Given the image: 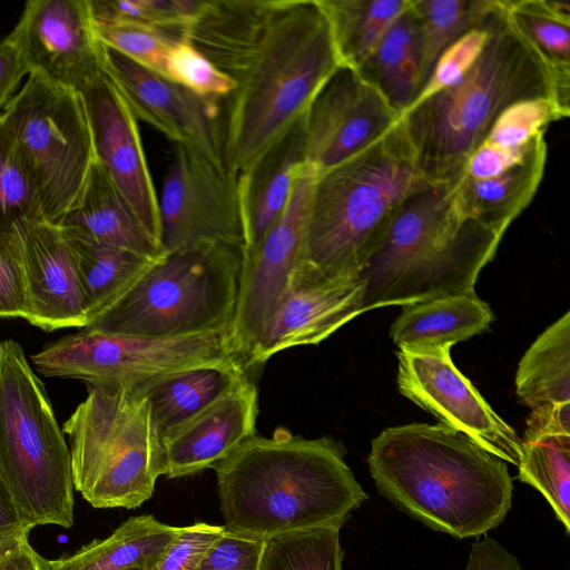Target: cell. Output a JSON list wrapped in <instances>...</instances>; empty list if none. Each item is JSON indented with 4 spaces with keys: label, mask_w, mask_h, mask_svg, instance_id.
Returning <instances> with one entry per match:
<instances>
[{
    "label": "cell",
    "mask_w": 570,
    "mask_h": 570,
    "mask_svg": "<svg viewBox=\"0 0 570 570\" xmlns=\"http://www.w3.org/2000/svg\"><path fill=\"white\" fill-rule=\"evenodd\" d=\"M26 282L14 229L0 236V317H27Z\"/></svg>",
    "instance_id": "obj_41"
},
{
    "label": "cell",
    "mask_w": 570,
    "mask_h": 570,
    "mask_svg": "<svg viewBox=\"0 0 570 570\" xmlns=\"http://www.w3.org/2000/svg\"><path fill=\"white\" fill-rule=\"evenodd\" d=\"M0 484L23 527L73 524L71 454L41 381L0 343Z\"/></svg>",
    "instance_id": "obj_8"
},
{
    "label": "cell",
    "mask_w": 570,
    "mask_h": 570,
    "mask_svg": "<svg viewBox=\"0 0 570 570\" xmlns=\"http://www.w3.org/2000/svg\"><path fill=\"white\" fill-rule=\"evenodd\" d=\"M424 181L399 119L370 147L317 174L298 264L327 277L360 276L392 214Z\"/></svg>",
    "instance_id": "obj_6"
},
{
    "label": "cell",
    "mask_w": 570,
    "mask_h": 570,
    "mask_svg": "<svg viewBox=\"0 0 570 570\" xmlns=\"http://www.w3.org/2000/svg\"><path fill=\"white\" fill-rule=\"evenodd\" d=\"M502 237L463 217L451 187L425 180L392 214L360 273L364 312L474 292Z\"/></svg>",
    "instance_id": "obj_5"
},
{
    "label": "cell",
    "mask_w": 570,
    "mask_h": 570,
    "mask_svg": "<svg viewBox=\"0 0 570 570\" xmlns=\"http://www.w3.org/2000/svg\"><path fill=\"white\" fill-rule=\"evenodd\" d=\"M2 114L43 217L58 225L79 198L95 161L82 97L29 73Z\"/></svg>",
    "instance_id": "obj_10"
},
{
    "label": "cell",
    "mask_w": 570,
    "mask_h": 570,
    "mask_svg": "<svg viewBox=\"0 0 570 570\" xmlns=\"http://www.w3.org/2000/svg\"><path fill=\"white\" fill-rule=\"evenodd\" d=\"M29 533L0 484V548L22 537H29Z\"/></svg>",
    "instance_id": "obj_49"
},
{
    "label": "cell",
    "mask_w": 570,
    "mask_h": 570,
    "mask_svg": "<svg viewBox=\"0 0 570 570\" xmlns=\"http://www.w3.org/2000/svg\"><path fill=\"white\" fill-rule=\"evenodd\" d=\"M181 527L158 521L151 514L131 517L109 537L94 540L75 553L49 560L51 570H150Z\"/></svg>",
    "instance_id": "obj_28"
},
{
    "label": "cell",
    "mask_w": 570,
    "mask_h": 570,
    "mask_svg": "<svg viewBox=\"0 0 570 570\" xmlns=\"http://www.w3.org/2000/svg\"><path fill=\"white\" fill-rule=\"evenodd\" d=\"M88 386L63 424L71 442L73 488L94 508H138L166 472L149 403L125 382Z\"/></svg>",
    "instance_id": "obj_9"
},
{
    "label": "cell",
    "mask_w": 570,
    "mask_h": 570,
    "mask_svg": "<svg viewBox=\"0 0 570 570\" xmlns=\"http://www.w3.org/2000/svg\"><path fill=\"white\" fill-rule=\"evenodd\" d=\"M543 137L541 134L518 148H503L483 140L468 157L461 177L472 180L495 177L522 164Z\"/></svg>",
    "instance_id": "obj_44"
},
{
    "label": "cell",
    "mask_w": 570,
    "mask_h": 570,
    "mask_svg": "<svg viewBox=\"0 0 570 570\" xmlns=\"http://www.w3.org/2000/svg\"><path fill=\"white\" fill-rule=\"evenodd\" d=\"M124 570H147V569L139 568V567H134V568H128V569H124Z\"/></svg>",
    "instance_id": "obj_50"
},
{
    "label": "cell",
    "mask_w": 570,
    "mask_h": 570,
    "mask_svg": "<svg viewBox=\"0 0 570 570\" xmlns=\"http://www.w3.org/2000/svg\"><path fill=\"white\" fill-rule=\"evenodd\" d=\"M507 16L552 72L570 82V7L551 0H503Z\"/></svg>",
    "instance_id": "obj_33"
},
{
    "label": "cell",
    "mask_w": 570,
    "mask_h": 570,
    "mask_svg": "<svg viewBox=\"0 0 570 570\" xmlns=\"http://www.w3.org/2000/svg\"><path fill=\"white\" fill-rule=\"evenodd\" d=\"M451 347L397 352V387L441 424L470 438L505 463L519 465L521 438L456 368Z\"/></svg>",
    "instance_id": "obj_14"
},
{
    "label": "cell",
    "mask_w": 570,
    "mask_h": 570,
    "mask_svg": "<svg viewBox=\"0 0 570 570\" xmlns=\"http://www.w3.org/2000/svg\"><path fill=\"white\" fill-rule=\"evenodd\" d=\"M547 142L539 140L520 165L485 179L461 177L451 187L459 213L503 236L511 223L529 206L542 180Z\"/></svg>",
    "instance_id": "obj_26"
},
{
    "label": "cell",
    "mask_w": 570,
    "mask_h": 570,
    "mask_svg": "<svg viewBox=\"0 0 570 570\" xmlns=\"http://www.w3.org/2000/svg\"><path fill=\"white\" fill-rule=\"evenodd\" d=\"M465 570H522L518 559L494 539L484 537L469 553Z\"/></svg>",
    "instance_id": "obj_46"
},
{
    "label": "cell",
    "mask_w": 570,
    "mask_h": 570,
    "mask_svg": "<svg viewBox=\"0 0 570 570\" xmlns=\"http://www.w3.org/2000/svg\"><path fill=\"white\" fill-rule=\"evenodd\" d=\"M27 75L29 69L24 58L9 33L0 40V109L7 106L18 83Z\"/></svg>",
    "instance_id": "obj_45"
},
{
    "label": "cell",
    "mask_w": 570,
    "mask_h": 570,
    "mask_svg": "<svg viewBox=\"0 0 570 570\" xmlns=\"http://www.w3.org/2000/svg\"><path fill=\"white\" fill-rule=\"evenodd\" d=\"M243 258L242 245L224 242L167 252L83 328L154 338L229 332Z\"/></svg>",
    "instance_id": "obj_7"
},
{
    "label": "cell",
    "mask_w": 570,
    "mask_h": 570,
    "mask_svg": "<svg viewBox=\"0 0 570 570\" xmlns=\"http://www.w3.org/2000/svg\"><path fill=\"white\" fill-rule=\"evenodd\" d=\"M316 170L304 163L288 200L254 252L243 258L229 344L244 362L257 343L302 256Z\"/></svg>",
    "instance_id": "obj_12"
},
{
    "label": "cell",
    "mask_w": 570,
    "mask_h": 570,
    "mask_svg": "<svg viewBox=\"0 0 570 570\" xmlns=\"http://www.w3.org/2000/svg\"><path fill=\"white\" fill-rule=\"evenodd\" d=\"M515 393L531 410L570 404V313L547 327L525 351Z\"/></svg>",
    "instance_id": "obj_30"
},
{
    "label": "cell",
    "mask_w": 570,
    "mask_h": 570,
    "mask_svg": "<svg viewBox=\"0 0 570 570\" xmlns=\"http://www.w3.org/2000/svg\"><path fill=\"white\" fill-rule=\"evenodd\" d=\"M61 232L73 255L88 309V324L114 305L155 262L126 249Z\"/></svg>",
    "instance_id": "obj_29"
},
{
    "label": "cell",
    "mask_w": 570,
    "mask_h": 570,
    "mask_svg": "<svg viewBox=\"0 0 570 570\" xmlns=\"http://www.w3.org/2000/svg\"><path fill=\"white\" fill-rule=\"evenodd\" d=\"M164 76L187 90L213 100L225 101L235 89L234 80L185 39L171 45Z\"/></svg>",
    "instance_id": "obj_37"
},
{
    "label": "cell",
    "mask_w": 570,
    "mask_h": 570,
    "mask_svg": "<svg viewBox=\"0 0 570 570\" xmlns=\"http://www.w3.org/2000/svg\"><path fill=\"white\" fill-rule=\"evenodd\" d=\"M224 530V525L205 522L181 527L150 570H195L207 549Z\"/></svg>",
    "instance_id": "obj_43"
},
{
    "label": "cell",
    "mask_w": 570,
    "mask_h": 570,
    "mask_svg": "<svg viewBox=\"0 0 570 570\" xmlns=\"http://www.w3.org/2000/svg\"><path fill=\"white\" fill-rule=\"evenodd\" d=\"M248 380L243 363L234 358L189 367L131 385L147 399L154 426L164 441Z\"/></svg>",
    "instance_id": "obj_24"
},
{
    "label": "cell",
    "mask_w": 570,
    "mask_h": 570,
    "mask_svg": "<svg viewBox=\"0 0 570 570\" xmlns=\"http://www.w3.org/2000/svg\"><path fill=\"white\" fill-rule=\"evenodd\" d=\"M26 282V320L45 331L86 327L88 309L72 252L58 225L46 219L14 226Z\"/></svg>",
    "instance_id": "obj_20"
},
{
    "label": "cell",
    "mask_w": 570,
    "mask_h": 570,
    "mask_svg": "<svg viewBox=\"0 0 570 570\" xmlns=\"http://www.w3.org/2000/svg\"><path fill=\"white\" fill-rule=\"evenodd\" d=\"M367 463L382 495L459 539L485 534L511 508L508 464L441 423L383 430L371 443Z\"/></svg>",
    "instance_id": "obj_3"
},
{
    "label": "cell",
    "mask_w": 570,
    "mask_h": 570,
    "mask_svg": "<svg viewBox=\"0 0 570 570\" xmlns=\"http://www.w3.org/2000/svg\"><path fill=\"white\" fill-rule=\"evenodd\" d=\"M58 226L91 242L126 249L151 261L164 256L105 168L95 159L85 187Z\"/></svg>",
    "instance_id": "obj_23"
},
{
    "label": "cell",
    "mask_w": 570,
    "mask_h": 570,
    "mask_svg": "<svg viewBox=\"0 0 570 570\" xmlns=\"http://www.w3.org/2000/svg\"><path fill=\"white\" fill-rule=\"evenodd\" d=\"M158 205L165 253L199 242L244 247L236 176L189 147L175 145Z\"/></svg>",
    "instance_id": "obj_13"
},
{
    "label": "cell",
    "mask_w": 570,
    "mask_h": 570,
    "mask_svg": "<svg viewBox=\"0 0 570 570\" xmlns=\"http://www.w3.org/2000/svg\"><path fill=\"white\" fill-rule=\"evenodd\" d=\"M80 95L95 159L108 173L146 229L161 244L158 196L136 117L105 72Z\"/></svg>",
    "instance_id": "obj_19"
},
{
    "label": "cell",
    "mask_w": 570,
    "mask_h": 570,
    "mask_svg": "<svg viewBox=\"0 0 570 570\" xmlns=\"http://www.w3.org/2000/svg\"><path fill=\"white\" fill-rule=\"evenodd\" d=\"M497 4L498 0H413L422 32L423 86L442 52L482 23Z\"/></svg>",
    "instance_id": "obj_34"
},
{
    "label": "cell",
    "mask_w": 570,
    "mask_h": 570,
    "mask_svg": "<svg viewBox=\"0 0 570 570\" xmlns=\"http://www.w3.org/2000/svg\"><path fill=\"white\" fill-rule=\"evenodd\" d=\"M257 389L248 380L163 441L165 475L181 478L214 469L255 435Z\"/></svg>",
    "instance_id": "obj_21"
},
{
    "label": "cell",
    "mask_w": 570,
    "mask_h": 570,
    "mask_svg": "<svg viewBox=\"0 0 570 570\" xmlns=\"http://www.w3.org/2000/svg\"><path fill=\"white\" fill-rule=\"evenodd\" d=\"M29 73L82 92L104 73L88 0H31L10 32Z\"/></svg>",
    "instance_id": "obj_17"
},
{
    "label": "cell",
    "mask_w": 570,
    "mask_h": 570,
    "mask_svg": "<svg viewBox=\"0 0 570 570\" xmlns=\"http://www.w3.org/2000/svg\"><path fill=\"white\" fill-rule=\"evenodd\" d=\"M341 66L357 70L412 0H320Z\"/></svg>",
    "instance_id": "obj_31"
},
{
    "label": "cell",
    "mask_w": 570,
    "mask_h": 570,
    "mask_svg": "<svg viewBox=\"0 0 570 570\" xmlns=\"http://www.w3.org/2000/svg\"><path fill=\"white\" fill-rule=\"evenodd\" d=\"M422 60L421 24L412 0L356 71L401 116L423 87Z\"/></svg>",
    "instance_id": "obj_27"
},
{
    "label": "cell",
    "mask_w": 570,
    "mask_h": 570,
    "mask_svg": "<svg viewBox=\"0 0 570 570\" xmlns=\"http://www.w3.org/2000/svg\"><path fill=\"white\" fill-rule=\"evenodd\" d=\"M497 8L482 23L464 33L442 52L412 105L452 87L469 71L488 42L491 17Z\"/></svg>",
    "instance_id": "obj_40"
},
{
    "label": "cell",
    "mask_w": 570,
    "mask_h": 570,
    "mask_svg": "<svg viewBox=\"0 0 570 570\" xmlns=\"http://www.w3.org/2000/svg\"><path fill=\"white\" fill-rule=\"evenodd\" d=\"M364 281L360 276L327 277L298 264L244 362L247 371L278 352L315 345L364 313Z\"/></svg>",
    "instance_id": "obj_18"
},
{
    "label": "cell",
    "mask_w": 570,
    "mask_h": 570,
    "mask_svg": "<svg viewBox=\"0 0 570 570\" xmlns=\"http://www.w3.org/2000/svg\"><path fill=\"white\" fill-rule=\"evenodd\" d=\"M45 219L38 196L16 153L4 115L0 114V236L23 220Z\"/></svg>",
    "instance_id": "obj_36"
},
{
    "label": "cell",
    "mask_w": 570,
    "mask_h": 570,
    "mask_svg": "<svg viewBox=\"0 0 570 570\" xmlns=\"http://www.w3.org/2000/svg\"><path fill=\"white\" fill-rule=\"evenodd\" d=\"M0 570H51V567L30 546L29 537H22L0 548Z\"/></svg>",
    "instance_id": "obj_47"
},
{
    "label": "cell",
    "mask_w": 570,
    "mask_h": 570,
    "mask_svg": "<svg viewBox=\"0 0 570 570\" xmlns=\"http://www.w3.org/2000/svg\"><path fill=\"white\" fill-rule=\"evenodd\" d=\"M553 100L570 114V82L559 79L509 20L499 0L488 42L452 87L412 105L400 121L424 179L452 187L471 153L510 105Z\"/></svg>",
    "instance_id": "obj_4"
},
{
    "label": "cell",
    "mask_w": 570,
    "mask_h": 570,
    "mask_svg": "<svg viewBox=\"0 0 570 570\" xmlns=\"http://www.w3.org/2000/svg\"><path fill=\"white\" fill-rule=\"evenodd\" d=\"M320 0H261L218 69L235 89L224 104V164L234 176L286 131L340 67Z\"/></svg>",
    "instance_id": "obj_1"
},
{
    "label": "cell",
    "mask_w": 570,
    "mask_h": 570,
    "mask_svg": "<svg viewBox=\"0 0 570 570\" xmlns=\"http://www.w3.org/2000/svg\"><path fill=\"white\" fill-rule=\"evenodd\" d=\"M305 114L236 176L244 254L256 249L284 209L305 163Z\"/></svg>",
    "instance_id": "obj_22"
},
{
    "label": "cell",
    "mask_w": 570,
    "mask_h": 570,
    "mask_svg": "<svg viewBox=\"0 0 570 570\" xmlns=\"http://www.w3.org/2000/svg\"><path fill=\"white\" fill-rule=\"evenodd\" d=\"M330 436L286 429L253 435L214 466L224 528L264 541L317 527H342L367 494Z\"/></svg>",
    "instance_id": "obj_2"
},
{
    "label": "cell",
    "mask_w": 570,
    "mask_h": 570,
    "mask_svg": "<svg viewBox=\"0 0 570 570\" xmlns=\"http://www.w3.org/2000/svg\"><path fill=\"white\" fill-rule=\"evenodd\" d=\"M401 307L390 334L402 351L451 347L481 334L494 320L489 304L475 292L448 295Z\"/></svg>",
    "instance_id": "obj_25"
},
{
    "label": "cell",
    "mask_w": 570,
    "mask_h": 570,
    "mask_svg": "<svg viewBox=\"0 0 570 570\" xmlns=\"http://www.w3.org/2000/svg\"><path fill=\"white\" fill-rule=\"evenodd\" d=\"M265 541L224 532L207 549L195 570H258Z\"/></svg>",
    "instance_id": "obj_42"
},
{
    "label": "cell",
    "mask_w": 570,
    "mask_h": 570,
    "mask_svg": "<svg viewBox=\"0 0 570 570\" xmlns=\"http://www.w3.org/2000/svg\"><path fill=\"white\" fill-rule=\"evenodd\" d=\"M400 115L352 68L340 66L304 116L305 163L317 174L360 154L389 132Z\"/></svg>",
    "instance_id": "obj_16"
},
{
    "label": "cell",
    "mask_w": 570,
    "mask_h": 570,
    "mask_svg": "<svg viewBox=\"0 0 570 570\" xmlns=\"http://www.w3.org/2000/svg\"><path fill=\"white\" fill-rule=\"evenodd\" d=\"M228 334L154 338L82 328L46 345L31 355V361L43 376L77 379L87 384H136L198 365L239 360Z\"/></svg>",
    "instance_id": "obj_11"
},
{
    "label": "cell",
    "mask_w": 570,
    "mask_h": 570,
    "mask_svg": "<svg viewBox=\"0 0 570 570\" xmlns=\"http://www.w3.org/2000/svg\"><path fill=\"white\" fill-rule=\"evenodd\" d=\"M340 529L317 527L266 540L258 570H343Z\"/></svg>",
    "instance_id": "obj_35"
},
{
    "label": "cell",
    "mask_w": 570,
    "mask_h": 570,
    "mask_svg": "<svg viewBox=\"0 0 570 570\" xmlns=\"http://www.w3.org/2000/svg\"><path fill=\"white\" fill-rule=\"evenodd\" d=\"M524 432L570 435V404L533 409Z\"/></svg>",
    "instance_id": "obj_48"
},
{
    "label": "cell",
    "mask_w": 570,
    "mask_h": 570,
    "mask_svg": "<svg viewBox=\"0 0 570 570\" xmlns=\"http://www.w3.org/2000/svg\"><path fill=\"white\" fill-rule=\"evenodd\" d=\"M95 30L105 46L164 76L166 58L175 40L137 22L95 23Z\"/></svg>",
    "instance_id": "obj_39"
},
{
    "label": "cell",
    "mask_w": 570,
    "mask_h": 570,
    "mask_svg": "<svg viewBox=\"0 0 570 570\" xmlns=\"http://www.w3.org/2000/svg\"><path fill=\"white\" fill-rule=\"evenodd\" d=\"M102 70L137 120L225 166V101L200 97L104 43Z\"/></svg>",
    "instance_id": "obj_15"
},
{
    "label": "cell",
    "mask_w": 570,
    "mask_h": 570,
    "mask_svg": "<svg viewBox=\"0 0 570 570\" xmlns=\"http://www.w3.org/2000/svg\"><path fill=\"white\" fill-rule=\"evenodd\" d=\"M563 118L567 117L549 98L520 100L495 118L484 140L503 148L522 147Z\"/></svg>",
    "instance_id": "obj_38"
},
{
    "label": "cell",
    "mask_w": 570,
    "mask_h": 570,
    "mask_svg": "<svg viewBox=\"0 0 570 570\" xmlns=\"http://www.w3.org/2000/svg\"><path fill=\"white\" fill-rule=\"evenodd\" d=\"M518 479L538 490L570 533V435L523 433Z\"/></svg>",
    "instance_id": "obj_32"
}]
</instances>
